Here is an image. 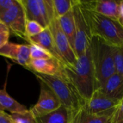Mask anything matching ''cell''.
Instances as JSON below:
<instances>
[{"mask_svg":"<svg viewBox=\"0 0 123 123\" xmlns=\"http://www.w3.org/2000/svg\"><path fill=\"white\" fill-rule=\"evenodd\" d=\"M66 71L69 82L73 85L84 104L97 89L90 47L84 54L78 58L74 66H66Z\"/></svg>","mask_w":123,"mask_h":123,"instance_id":"1","label":"cell"},{"mask_svg":"<svg viewBox=\"0 0 123 123\" xmlns=\"http://www.w3.org/2000/svg\"><path fill=\"white\" fill-rule=\"evenodd\" d=\"M80 4L92 37H98L115 47L123 46V27L118 21L97 14L84 6L81 1Z\"/></svg>","mask_w":123,"mask_h":123,"instance_id":"2","label":"cell"},{"mask_svg":"<svg viewBox=\"0 0 123 123\" xmlns=\"http://www.w3.org/2000/svg\"><path fill=\"white\" fill-rule=\"evenodd\" d=\"M90 50L98 89L111 76L116 73L114 46L98 37L93 36L91 40Z\"/></svg>","mask_w":123,"mask_h":123,"instance_id":"3","label":"cell"},{"mask_svg":"<svg viewBox=\"0 0 123 123\" xmlns=\"http://www.w3.org/2000/svg\"><path fill=\"white\" fill-rule=\"evenodd\" d=\"M32 73L54 93L62 106L71 111L77 110L83 106L84 102L70 82L55 76Z\"/></svg>","mask_w":123,"mask_h":123,"instance_id":"4","label":"cell"},{"mask_svg":"<svg viewBox=\"0 0 123 123\" xmlns=\"http://www.w3.org/2000/svg\"><path fill=\"white\" fill-rule=\"evenodd\" d=\"M73 12L76 25V35L74 50L77 58L80 57L89 48L92 40V35L83 13L80 1L74 0Z\"/></svg>","mask_w":123,"mask_h":123,"instance_id":"5","label":"cell"},{"mask_svg":"<svg viewBox=\"0 0 123 123\" xmlns=\"http://www.w3.org/2000/svg\"><path fill=\"white\" fill-rule=\"evenodd\" d=\"M120 101L112 99L97 89L92 97L84 102L82 107L89 114L96 116H112L115 112Z\"/></svg>","mask_w":123,"mask_h":123,"instance_id":"6","label":"cell"},{"mask_svg":"<svg viewBox=\"0 0 123 123\" xmlns=\"http://www.w3.org/2000/svg\"><path fill=\"white\" fill-rule=\"evenodd\" d=\"M48 27L53 37L58 52L59 53L66 66L68 67L74 66L78 58L76 55V53L67 37L63 32L59 25L58 20L57 19H54L50 23Z\"/></svg>","mask_w":123,"mask_h":123,"instance_id":"7","label":"cell"},{"mask_svg":"<svg viewBox=\"0 0 123 123\" xmlns=\"http://www.w3.org/2000/svg\"><path fill=\"white\" fill-rule=\"evenodd\" d=\"M0 21L6 25L9 32L27 40L25 30L27 19L19 0H17L15 4L0 17Z\"/></svg>","mask_w":123,"mask_h":123,"instance_id":"8","label":"cell"},{"mask_svg":"<svg viewBox=\"0 0 123 123\" xmlns=\"http://www.w3.org/2000/svg\"><path fill=\"white\" fill-rule=\"evenodd\" d=\"M40 92L37 103L30 110L37 119L43 117L61 107V104L54 93L42 81H40Z\"/></svg>","mask_w":123,"mask_h":123,"instance_id":"9","label":"cell"},{"mask_svg":"<svg viewBox=\"0 0 123 123\" xmlns=\"http://www.w3.org/2000/svg\"><path fill=\"white\" fill-rule=\"evenodd\" d=\"M27 68L32 72L55 76L69 82L66 71V65L55 58L31 60Z\"/></svg>","mask_w":123,"mask_h":123,"instance_id":"10","label":"cell"},{"mask_svg":"<svg viewBox=\"0 0 123 123\" xmlns=\"http://www.w3.org/2000/svg\"><path fill=\"white\" fill-rule=\"evenodd\" d=\"M86 8L109 19L118 21L120 19V1L97 0L80 1Z\"/></svg>","mask_w":123,"mask_h":123,"instance_id":"11","label":"cell"},{"mask_svg":"<svg viewBox=\"0 0 123 123\" xmlns=\"http://www.w3.org/2000/svg\"><path fill=\"white\" fill-rule=\"evenodd\" d=\"M0 55L9 58L27 68L31 61L30 45L8 42L0 48Z\"/></svg>","mask_w":123,"mask_h":123,"instance_id":"12","label":"cell"},{"mask_svg":"<svg viewBox=\"0 0 123 123\" xmlns=\"http://www.w3.org/2000/svg\"><path fill=\"white\" fill-rule=\"evenodd\" d=\"M27 41L29 42L30 44H35L42 47L43 48L48 51L50 54H52L54 58H55L56 59L59 60L60 61L65 64L59 53L58 52V50L55 47L53 40V37L48 27L45 28V30L40 34L33 37H27Z\"/></svg>","mask_w":123,"mask_h":123,"instance_id":"13","label":"cell"},{"mask_svg":"<svg viewBox=\"0 0 123 123\" xmlns=\"http://www.w3.org/2000/svg\"><path fill=\"white\" fill-rule=\"evenodd\" d=\"M99 89L109 97L121 101L123 98V76L115 73Z\"/></svg>","mask_w":123,"mask_h":123,"instance_id":"14","label":"cell"},{"mask_svg":"<svg viewBox=\"0 0 123 123\" xmlns=\"http://www.w3.org/2000/svg\"><path fill=\"white\" fill-rule=\"evenodd\" d=\"M25 10L27 21H35L44 28L48 27L40 9L38 0H19Z\"/></svg>","mask_w":123,"mask_h":123,"instance_id":"15","label":"cell"},{"mask_svg":"<svg viewBox=\"0 0 123 123\" xmlns=\"http://www.w3.org/2000/svg\"><path fill=\"white\" fill-rule=\"evenodd\" d=\"M112 116H96L89 114L81 107L72 111L70 123H112Z\"/></svg>","mask_w":123,"mask_h":123,"instance_id":"16","label":"cell"},{"mask_svg":"<svg viewBox=\"0 0 123 123\" xmlns=\"http://www.w3.org/2000/svg\"><path fill=\"white\" fill-rule=\"evenodd\" d=\"M0 110H6L11 114H14L25 112L27 109L8 94L5 86L2 89H0Z\"/></svg>","mask_w":123,"mask_h":123,"instance_id":"17","label":"cell"},{"mask_svg":"<svg viewBox=\"0 0 123 123\" xmlns=\"http://www.w3.org/2000/svg\"><path fill=\"white\" fill-rule=\"evenodd\" d=\"M72 111L62 106L56 110L39 118L37 123H70Z\"/></svg>","mask_w":123,"mask_h":123,"instance_id":"18","label":"cell"},{"mask_svg":"<svg viewBox=\"0 0 123 123\" xmlns=\"http://www.w3.org/2000/svg\"><path fill=\"white\" fill-rule=\"evenodd\" d=\"M58 20L63 32L67 37L71 47L74 49L75 35H76V25H75L73 9L70 12H68L66 14L59 18Z\"/></svg>","mask_w":123,"mask_h":123,"instance_id":"19","label":"cell"},{"mask_svg":"<svg viewBox=\"0 0 123 123\" xmlns=\"http://www.w3.org/2000/svg\"><path fill=\"white\" fill-rule=\"evenodd\" d=\"M53 3L55 18L58 19L73 9L74 0H53Z\"/></svg>","mask_w":123,"mask_h":123,"instance_id":"20","label":"cell"},{"mask_svg":"<svg viewBox=\"0 0 123 123\" xmlns=\"http://www.w3.org/2000/svg\"><path fill=\"white\" fill-rule=\"evenodd\" d=\"M30 58L31 60H37V59H48L54 58L52 54L48 51L43 48L42 47L35 45L30 44Z\"/></svg>","mask_w":123,"mask_h":123,"instance_id":"21","label":"cell"},{"mask_svg":"<svg viewBox=\"0 0 123 123\" xmlns=\"http://www.w3.org/2000/svg\"><path fill=\"white\" fill-rule=\"evenodd\" d=\"M14 123H37L36 118L30 110L25 112L10 114Z\"/></svg>","mask_w":123,"mask_h":123,"instance_id":"22","label":"cell"},{"mask_svg":"<svg viewBox=\"0 0 123 123\" xmlns=\"http://www.w3.org/2000/svg\"><path fill=\"white\" fill-rule=\"evenodd\" d=\"M114 62L116 73L123 76V46H114Z\"/></svg>","mask_w":123,"mask_h":123,"instance_id":"23","label":"cell"},{"mask_svg":"<svg viewBox=\"0 0 123 123\" xmlns=\"http://www.w3.org/2000/svg\"><path fill=\"white\" fill-rule=\"evenodd\" d=\"M45 28L38 22L35 21H27L26 22V35L27 37L35 36L42 32Z\"/></svg>","mask_w":123,"mask_h":123,"instance_id":"24","label":"cell"},{"mask_svg":"<svg viewBox=\"0 0 123 123\" xmlns=\"http://www.w3.org/2000/svg\"><path fill=\"white\" fill-rule=\"evenodd\" d=\"M112 123H123V98L112 116Z\"/></svg>","mask_w":123,"mask_h":123,"instance_id":"25","label":"cell"},{"mask_svg":"<svg viewBox=\"0 0 123 123\" xmlns=\"http://www.w3.org/2000/svg\"><path fill=\"white\" fill-rule=\"evenodd\" d=\"M16 2L17 0H0V17L12 8Z\"/></svg>","mask_w":123,"mask_h":123,"instance_id":"26","label":"cell"},{"mask_svg":"<svg viewBox=\"0 0 123 123\" xmlns=\"http://www.w3.org/2000/svg\"><path fill=\"white\" fill-rule=\"evenodd\" d=\"M9 35H10L9 31L0 32V48L9 42Z\"/></svg>","mask_w":123,"mask_h":123,"instance_id":"27","label":"cell"},{"mask_svg":"<svg viewBox=\"0 0 123 123\" xmlns=\"http://www.w3.org/2000/svg\"><path fill=\"white\" fill-rule=\"evenodd\" d=\"M0 123H14L10 115L0 110Z\"/></svg>","mask_w":123,"mask_h":123,"instance_id":"28","label":"cell"},{"mask_svg":"<svg viewBox=\"0 0 123 123\" xmlns=\"http://www.w3.org/2000/svg\"><path fill=\"white\" fill-rule=\"evenodd\" d=\"M120 18H123V0L120 1Z\"/></svg>","mask_w":123,"mask_h":123,"instance_id":"29","label":"cell"},{"mask_svg":"<svg viewBox=\"0 0 123 123\" xmlns=\"http://www.w3.org/2000/svg\"><path fill=\"white\" fill-rule=\"evenodd\" d=\"M2 31H9V30L6 27V25L0 21V32H2Z\"/></svg>","mask_w":123,"mask_h":123,"instance_id":"30","label":"cell"},{"mask_svg":"<svg viewBox=\"0 0 123 123\" xmlns=\"http://www.w3.org/2000/svg\"><path fill=\"white\" fill-rule=\"evenodd\" d=\"M118 22H119V23L120 24V25L123 27V18H120L119 20H118Z\"/></svg>","mask_w":123,"mask_h":123,"instance_id":"31","label":"cell"}]
</instances>
